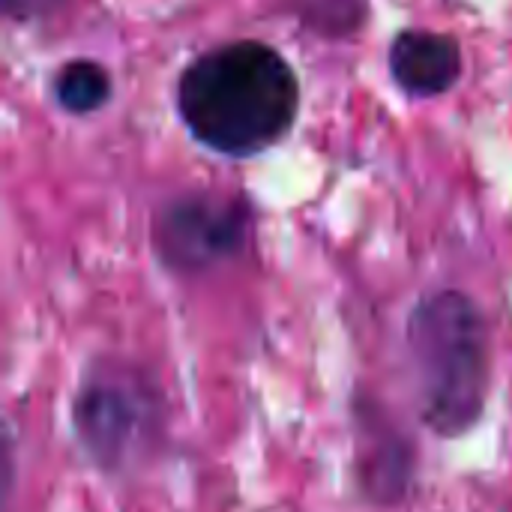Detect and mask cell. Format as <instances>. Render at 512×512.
Segmentation results:
<instances>
[{
    "instance_id": "obj_6",
    "label": "cell",
    "mask_w": 512,
    "mask_h": 512,
    "mask_svg": "<svg viewBox=\"0 0 512 512\" xmlns=\"http://www.w3.org/2000/svg\"><path fill=\"white\" fill-rule=\"evenodd\" d=\"M390 75L411 96H441L462 75V51L444 33L405 30L390 45Z\"/></svg>"
},
{
    "instance_id": "obj_7",
    "label": "cell",
    "mask_w": 512,
    "mask_h": 512,
    "mask_svg": "<svg viewBox=\"0 0 512 512\" xmlns=\"http://www.w3.org/2000/svg\"><path fill=\"white\" fill-rule=\"evenodd\" d=\"M54 99L69 114H93L111 99V75L96 60H72L54 78Z\"/></svg>"
},
{
    "instance_id": "obj_1",
    "label": "cell",
    "mask_w": 512,
    "mask_h": 512,
    "mask_svg": "<svg viewBox=\"0 0 512 512\" xmlns=\"http://www.w3.org/2000/svg\"><path fill=\"white\" fill-rule=\"evenodd\" d=\"M177 108L192 138L207 150L252 156L294 126L300 81L273 45L258 39L225 42L183 69Z\"/></svg>"
},
{
    "instance_id": "obj_2",
    "label": "cell",
    "mask_w": 512,
    "mask_h": 512,
    "mask_svg": "<svg viewBox=\"0 0 512 512\" xmlns=\"http://www.w3.org/2000/svg\"><path fill=\"white\" fill-rule=\"evenodd\" d=\"M420 420L441 441L474 432L492 390V336L480 306L456 288L420 297L405 324Z\"/></svg>"
},
{
    "instance_id": "obj_3",
    "label": "cell",
    "mask_w": 512,
    "mask_h": 512,
    "mask_svg": "<svg viewBox=\"0 0 512 512\" xmlns=\"http://www.w3.org/2000/svg\"><path fill=\"white\" fill-rule=\"evenodd\" d=\"M72 435L105 477L138 471L165 438V396L156 378L123 357H96L72 396Z\"/></svg>"
},
{
    "instance_id": "obj_4",
    "label": "cell",
    "mask_w": 512,
    "mask_h": 512,
    "mask_svg": "<svg viewBox=\"0 0 512 512\" xmlns=\"http://www.w3.org/2000/svg\"><path fill=\"white\" fill-rule=\"evenodd\" d=\"M252 225V210L246 198L231 195H183L165 204L153 219V252L165 270L180 276L207 273L231 261Z\"/></svg>"
},
{
    "instance_id": "obj_8",
    "label": "cell",
    "mask_w": 512,
    "mask_h": 512,
    "mask_svg": "<svg viewBox=\"0 0 512 512\" xmlns=\"http://www.w3.org/2000/svg\"><path fill=\"white\" fill-rule=\"evenodd\" d=\"M30 3H36V0H6L9 12H27V9H30Z\"/></svg>"
},
{
    "instance_id": "obj_5",
    "label": "cell",
    "mask_w": 512,
    "mask_h": 512,
    "mask_svg": "<svg viewBox=\"0 0 512 512\" xmlns=\"http://www.w3.org/2000/svg\"><path fill=\"white\" fill-rule=\"evenodd\" d=\"M354 474L372 507H399L417 477L414 438L369 396L354 399Z\"/></svg>"
}]
</instances>
